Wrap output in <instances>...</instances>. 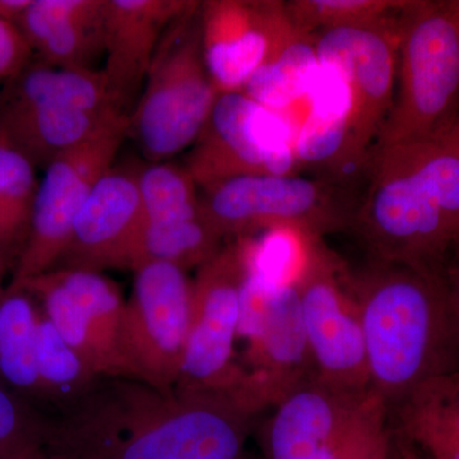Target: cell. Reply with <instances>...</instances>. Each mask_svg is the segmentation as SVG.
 <instances>
[{"label": "cell", "mask_w": 459, "mask_h": 459, "mask_svg": "<svg viewBox=\"0 0 459 459\" xmlns=\"http://www.w3.org/2000/svg\"><path fill=\"white\" fill-rule=\"evenodd\" d=\"M222 240L204 211L186 219L143 222L131 271L146 263H166L188 272L213 258L221 250Z\"/></svg>", "instance_id": "d4e9b609"}, {"label": "cell", "mask_w": 459, "mask_h": 459, "mask_svg": "<svg viewBox=\"0 0 459 459\" xmlns=\"http://www.w3.org/2000/svg\"><path fill=\"white\" fill-rule=\"evenodd\" d=\"M395 446L401 459H433L424 449L420 448L418 444L411 442L403 435L394 433Z\"/></svg>", "instance_id": "e575fe53"}, {"label": "cell", "mask_w": 459, "mask_h": 459, "mask_svg": "<svg viewBox=\"0 0 459 459\" xmlns=\"http://www.w3.org/2000/svg\"><path fill=\"white\" fill-rule=\"evenodd\" d=\"M352 228L371 259L443 274L459 240V115L424 140L371 151Z\"/></svg>", "instance_id": "7a4b0ae2"}, {"label": "cell", "mask_w": 459, "mask_h": 459, "mask_svg": "<svg viewBox=\"0 0 459 459\" xmlns=\"http://www.w3.org/2000/svg\"><path fill=\"white\" fill-rule=\"evenodd\" d=\"M190 4L186 0H107L101 71L126 108L143 87L166 30Z\"/></svg>", "instance_id": "ac0fdd59"}, {"label": "cell", "mask_w": 459, "mask_h": 459, "mask_svg": "<svg viewBox=\"0 0 459 459\" xmlns=\"http://www.w3.org/2000/svg\"><path fill=\"white\" fill-rule=\"evenodd\" d=\"M142 225L134 166L111 168L93 186L53 270H131Z\"/></svg>", "instance_id": "2e32d148"}, {"label": "cell", "mask_w": 459, "mask_h": 459, "mask_svg": "<svg viewBox=\"0 0 459 459\" xmlns=\"http://www.w3.org/2000/svg\"><path fill=\"white\" fill-rule=\"evenodd\" d=\"M134 272L124 305L117 350L133 379L162 391L179 380L193 314V280L166 263H146Z\"/></svg>", "instance_id": "8fae6325"}, {"label": "cell", "mask_w": 459, "mask_h": 459, "mask_svg": "<svg viewBox=\"0 0 459 459\" xmlns=\"http://www.w3.org/2000/svg\"><path fill=\"white\" fill-rule=\"evenodd\" d=\"M183 165L202 189L234 178L299 175L294 123L247 93H220Z\"/></svg>", "instance_id": "30bf717a"}, {"label": "cell", "mask_w": 459, "mask_h": 459, "mask_svg": "<svg viewBox=\"0 0 459 459\" xmlns=\"http://www.w3.org/2000/svg\"><path fill=\"white\" fill-rule=\"evenodd\" d=\"M409 2L402 0H291L285 2L290 20L300 31L373 25L398 16Z\"/></svg>", "instance_id": "f546056e"}, {"label": "cell", "mask_w": 459, "mask_h": 459, "mask_svg": "<svg viewBox=\"0 0 459 459\" xmlns=\"http://www.w3.org/2000/svg\"><path fill=\"white\" fill-rule=\"evenodd\" d=\"M199 20L205 66L219 93L244 92L295 27L280 0H207Z\"/></svg>", "instance_id": "9a60e30c"}, {"label": "cell", "mask_w": 459, "mask_h": 459, "mask_svg": "<svg viewBox=\"0 0 459 459\" xmlns=\"http://www.w3.org/2000/svg\"><path fill=\"white\" fill-rule=\"evenodd\" d=\"M32 50L14 23L0 17V81H8L32 62Z\"/></svg>", "instance_id": "1f68e13d"}, {"label": "cell", "mask_w": 459, "mask_h": 459, "mask_svg": "<svg viewBox=\"0 0 459 459\" xmlns=\"http://www.w3.org/2000/svg\"><path fill=\"white\" fill-rule=\"evenodd\" d=\"M253 419L222 392L101 377L48 419L42 449L53 459H244Z\"/></svg>", "instance_id": "6da1fadb"}, {"label": "cell", "mask_w": 459, "mask_h": 459, "mask_svg": "<svg viewBox=\"0 0 459 459\" xmlns=\"http://www.w3.org/2000/svg\"><path fill=\"white\" fill-rule=\"evenodd\" d=\"M17 283L41 304L42 312L60 336L99 377L133 379L113 338L80 304L60 280L56 271L45 272Z\"/></svg>", "instance_id": "44dd1931"}, {"label": "cell", "mask_w": 459, "mask_h": 459, "mask_svg": "<svg viewBox=\"0 0 459 459\" xmlns=\"http://www.w3.org/2000/svg\"><path fill=\"white\" fill-rule=\"evenodd\" d=\"M319 68L316 35L294 27L253 75L244 93L294 123Z\"/></svg>", "instance_id": "603a6c76"}, {"label": "cell", "mask_w": 459, "mask_h": 459, "mask_svg": "<svg viewBox=\"0 0 459 459\" xmlns=\"http://www.w3.org/2000/svg\"><path fill=\"white\" fill-rule=\"evenodd\" d=\"M143 222L195 216L202 211L197 184L186 166L160 161L134 166Z\"/></svg>", "instance_id": "f1b7e54d"}, {"label": "cell", "mask_w": 459, "mask_h": 459, "mask_svg": "<svg viewBox=\"0 0 459 459\" xmlns=\"http://www.w3.org/2000/svg\"><path fill=\"white\" fill-rule=\"evenodd\" d=\"M238 337L247 347L243 380L231 397L253 416L313 379L295 285H273L246 271Z\"/></svg>", "instance_id": "ba28073f"}, {"label": "cell", "mask_w": 459, "mask_h": 459, "mask_svg": "<svg viewBox=\"0 0 459 459\" xmlns=\"http://www.w3.org/2000/svg\"><path fill=\"white\" fill-rule=\"evenodd\" d=\"M42 453V444H30L3 459H39Z\"/></svg>", "instance_id": "8d00e7d4"}, {"label": "cell", "mask_w": 459, "mask_h": 459, "mask_svg": "<svg viewBox=\"0 0 459 459\" xmlns=\"http://www.w3.org/2000/svg\"><path fill=\"white\" fill-rule=\"evenodd\" d=\"M11 267H13V264L9 261L8 256L0 250V292L4 289V287H3V280H4L5 274H7V272Z\"/></svg>", "instance_id": "74e56055"}, {"label": "cell", "mask_w": 459, "mask_h": 459, "mask_svg": "<svg viewBox=\"0 0 459 459\" xmlns=\"http://www.w3.org/2000/svg\"><path fill=\"white\" fill-rule=\"evenodd\" d=\"M351 281L371 389L389 413L429 380L459 373V322L443 274L370 259Z\"/></svg>", "instance_id": "3957f363"}, {"label": "cell", "mask_w": 459, "mask_h": 459, "mask_svg": "<svg viewBox=\"0 0 459 459\" xmlns=\"http://www.w3.org/2000/svg\"><path fill=\"white\" fill-rule=\"evenodd\" d=\"M244 281L246 261L238 240L198 268L188 342L175 388L230 395L237 392L244 377L235 356Z\"/></svg>", "instance_id": "7c38bea8"}, {"label": "cell", "mask_w": 459, "mask_h": 459, "mask_svg": "<svg viewBox=\"0 0 459 459\" xmlns=\"http://www.w3.org/2000/svg\"><path fill=\"white\" fill-rule=\"evenodd\" d=\"M48 418L0 382V459L30 444L44 443Z\"/></svg>", "instance_id": "4dcf8cb0"}, {"label": "cell", "mask_w": 459, "mask_h": 459, "mask_svg": "<svg viewBox=\"0 0 459 459\" xmlns=\"http://www.w3.org/2000/svg\"><path fill=\"white\" fill-rule=\"evenodd\" d=\"M41 307L25 287L0 292V382L26 400L41 402L36 351Z\"/></svg>", "instance_id": "cb8c5ba5"}, {"label": "cell", "mask_w": 459, "mask_h": 459, "mask_svg": "<svg viewBox=\"0 0 459 459\" xmlns=\"http://www.w3.org/2000/svg\"><path fill=\"white\" fill-rule=\"evenodd\" d=\"M38 188L35 166L0 140V250L13 268L29 238Z\"/></svg>", "instance_id": "83f0119b"}, {"label": "cell", "mask_w": 459, "mask_h": 459, "mask_svg": "<svg viewBox=\"0 0 459 459\" xmlns=\"http://www.w3.org/2000/svg\"><path fill=\"white\" fill-rule=\"evenodd\" d=\"M391 416L394 433L420 448L459 444V373L429 380Z\"/></svg>", "instance_id": "484cf974"}, {"label": "cell", "mask_w": 459, "mask_h": 459, "mask_svg": "<svg viewBox=\"0 0 459 459\" xmlns=\"http://www.w3.org/2000/svg\"><path fill=\"white\" fill-rule=\"evenodd\" d=\"M459 115V18L446 2H410L401 14L394 104L376 148L424 140Z\"/></svg>", "instance_id": "277c9868"}, {"label": "cell", "mask_w": 459, "mask_h": 459, "mask_svg": "<svg viewBox=\"0 0 459 459\" xmlns=\"http://www.w3.org/2000/svg\"><path fill=\"white\" fill-rule=\"evenodd\" d=\"M402 12L373 25L316 33L319 62L336 68L349 86L355 143L368 162L394 104Z\"/></svg>", "instance_id": "5bb4252c"}, {"label": "cell", "mask_w": 459, "mask_h": 459, "mask_svg": "<svg viewBox=\"0 0 459 459\" xmlns=\"http://www.w3.org/2000/svg\"><path fill=\"white\" fill-rule=\"evenodd\" d=\"M259 431L267 459H379L389 453V411L373 389L313 379L286 395Z\"/></svg>", "instance_id": "8992f818"}, {"label": "cell", "mask_w": 459, "mask_h": 459, "mask_svg": "<svg viewBox=\"0 0 459 459\" xmlns=\"http://www.w3.org/2000/svg\"><path fill=\"white\" fill-rule=\"evenodd\" d=\"M443 276L449 298H451L453 309H455L459 322V240L449 252L448 258L444 264Z\"/></svg>", "instance_id": "d6a6232c"}, {"label": "cell", "mask_w": 459, "mask_h": 459, "mask_svg": "<svg viewBox=\"0 0 459 459\" xmlns=\"http://www.w3.org/2000/svg\"><path fill=\"white\" fill-rule=\"evenodd\" d=\"M296 291L314 379L344 391L371 389L351 271L323 238L314 240Z\"/></svg>", "instance_id": "9c48e42d"}, {"label": "cell", "mask_w": 459, "mask_h": 459, "mask_svg": "<svg viewBox=\"0 0 459 459\" xmlns=\"http://www.w3.org/2000/svg\"><path fill=\"white\" fill-rule=\"evenodd\" d=\"M244 459H246V458H244Z\"/></svg>", "instance_id": "60d3db41"}, {"label": "cell", "mask_w": 459, "mask_h": 459, "mask_svg": "<svg viewBox=\"0 0 459 459\" xmlns=\"http://www.w3.org/2000/svg\"><path fill=\"white\" fill-rule=\"evenodd\" d=\"M199 7L192 2L166 30L129 117V131L150 162L192 147L220 96L204 63Z\"/></svg>", "instance_id": "5b68a950"}, {"label": "cell", "mask_w": 459, "mask_h": 459, "mask_svg": "<svg viewBox=\"0 0 459 459\" xmlns=\"http://www.w3.org/2000/svg\"><path fill=\"white\" fill-rule=\"evenodd\" d=\"M128 132L83 144L45 169L36 193L29 238L14 265L12 282H22L56 267L71 240L78 214L93 186L113 168Z\"/></svg>", "instance_id": "4fadbf2b"}, {"label": "cell", "mask_w": 459, "mask_h": 459, "mask_svg": "<svg viewBox=\"0 0 459 459\" xmlns=\"http://www.w3.org/2000/svg\"><path fill=\"white\" fill-rule=\"evenodd\" d=\"M424 451L433 459H459V444L430 446Z\"/></svg>", "instance_id": "d590c367"}, {"label": "cell", "mask_w": 459, "mask_h": 459, "mask_svg": "<svg viewBox=\"0 0 459 459\" xmlns=\"http://www.w3.org/2000/svg\"><path fill=\"white\" fill-rule=\"evenodd\" d=\"M294 126L301 170L314 169L322 175L320 179L344 188L353 177L367 174L369 162L359 152L353 135L351 93L336 68L320 63Z\"/></svg>", "instance_id": "e0dca14e"}, {"label": "cell", "mask_w": 459, "mask_h": 459, "mask_svg": "<svg viewBox=\"0 0 459 459\" xmlns=\"http://www.w3.org/2000/svg\"><path fill=\"white\" fill-rule=\"evenodd\" d=\"M0 100L128 115L122 99L115 93L102 71L59 68L39 59L5 81Z\"/></svg>", "instance_id": "7402d4cb"}, {"label": "cell", "mask_w": 459, "mask_h": 459, "mask_svg": "<svg viewBox=\"0 0 459 459\" xmlns=\"http://www.w3.org/2000/svg\"><path fill=\"white\" fill-rule=\"evenodd\" d=\"M32 0H0V17L16 25Z\"/></svg>", "instance_id": "836d02e7"}, {"label": "cell", "mask_w": 459, "mask_h": 459, "mask_svg": "<svg viewBox=\"0 0 459 459\" xmlns=\"http://www.w3.org/2000/svg\"><path fill=\"white\" fill-rule=\"evenodd\" d=\"M39 459H53V458H50L49 455H48L47 453L44 452V449H42L40 458H39Z\"/></svg>", "instance_id": "ab89813d"}, {"label": "cell", "mask_w": 459, "mask_h": 459, "mask_svg": "<svg viewBox=\"0 0 459 459\" xmlns=\"http://www.w3.org/2000/svg\"><path fill=\"white\" fill-rule=\"evenodd\" d=\"M120 131H129V115L0 100V140L44 170L75 148Z\"/></svg>", "instance_id": "d6986e66"}, {"label": "cell", "mask_w": 459, "mask_h": 459, "mask_svg": "<svg viewBox=\"0 0 459 459\" xmlns=\"http://www.w3.org/2000/svg\"><path fill=\"white\" fill-rule=\"evenodd\" d=\"M107 0H32L16 26L42 63L93 69L104 54Z\"/></svg>", "instance_id": "ffe728a7"}, {"label": "cell", "mask_w": 459, "mask_h": 459, "mask_svg": "<svg viewBox=\"0 0 459 459\" xmlns=\"http://www.w3.org/2000/svg\"><path fill=\"white\" fill-rule=\"evenodd\" d=\"M449 5L453 9L457 17L459 18V0H448Z\"/></svg>", "instance_id": "f35d334b"}, {"label": "cell", "mask_w": 459, "mask_h": 459, "mask_svg": "<svg viewBox=\"0 0 459 459\" xmlns=\"http://www.w3.org/2000/svg\"><path fill=\"white\" fill-rule=\"evenodd\" d=\"M36 365L41 402L49 403L56 413L82 400L101 377L63 340L42 309Z\"/></svg>", "instance_id": "4316f807"}, {"label": "cell", "mask_w": 459, "mask_h": 459, "mask_svg": "<svg viewBox=\"0 0 459 459\" xmlns=\"http://www.w3.org/2000/svg\"><path fill=\"white\" fill-rule=\"evenodd\" d=\"M201 207L223 238L294 228L323 238L352 228L358 204L347 188L300 175H255L205 186Z\"/></svg>", "instance_id": "52a82bcc"}]
</instances>
